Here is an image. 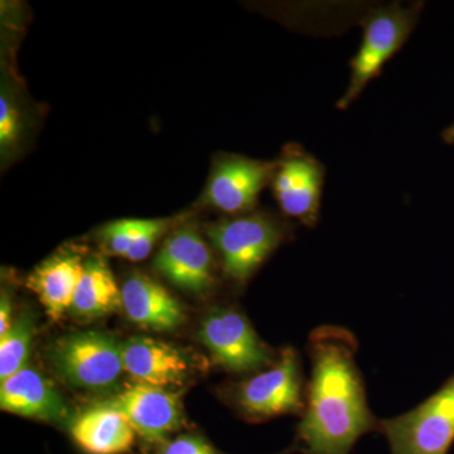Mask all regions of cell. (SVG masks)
Here are the masks:
<instances>
[{"mask_svg": "<svg viewBox=\"0 0 454 454\" xmlns=\"http://www.w3.org/2000/svg\"><path fill=\"white\" fill-rule=\"evenodd\" d=\"M312 376L295 444L303 454H349L379 430L356 365L357 342L345 328L324 325L309 336Z\"/></svg>", "mask_w": 454, "mask_h": 454, "instance_id": "1", "label": "cell"}, {"mask_svg": "<svg viewBox=\"0 0 454 454\" xmlns=\"http://www.w3.org/2000/svg\"><path fill=\"white\" fill-rule=\"evenodd\" d=\"M391 454H448L454 444V375L413 411L380 420Z\"/></svg>", "mask_w": 454, "mask_h": 454, "instance_id": "2", "label": "cell"}, {"mask_svg": "<svg viewBox=\"0 0 454 454\" xmlns=\"http://www.w3.org/2000/svg\"><path fill=\"white\" fill-rule=\"evenodd\" d=\"M121 345L113 337L95 331L71 333L52 343L50 363L73 387L107 389L124 372Z\"/></svg>", "mask_w": 454, "mask_h": 454, "instance_id": "3", "label": "cell"}, {"mask_svg": "<svg viewBox=\"0 0 454 454\" xmlns=\"http://www.w3.org/2000/svg\"><path fill=\"white\" fill-rule=\"evenodd\" d=\"M239 411L254 420L286 414H303V376L294 348H286L265 372L256 373L234 389Z\"/></svg>", "mask_w": 454, "mask_h": 454, "instance_id": "4", "label": "cell"}, {"mask_svg": "<svg viewBox=\"0 0 454 454\" xmlns=\"http://www.w3.org/2000/svg\"><path fill=\"white\" fill-rule=\"evenodd\" d=\"M223 270L236 282H245L282 241V230L262 216L239 217L208 227Z\"/></svg>", "mask_w": 454, "mask_h": 454, "instance_id": "5", "label": "cell"}, {"mask_svg": "<svg viewBox=\"0 0 454 454\" xmlns=\"http://www.w3.org/2000/svg\"><path fill=\"white\" fill-rule=\"evenodd\" d=\"M199 336L215 363L227 372H255L274 364L270 349L238 310H212L203 318Z\"/></svg>", "mask_w": 454, "mask_h": 454, "instance_id": "6", "label": "cell"}, {"mask_svg": "<svg viewBox=\"0 0 454 454\" xmlns=\"http://www.w3.org/2000/svg\"><path fill=\"white\" fill-rule=\"evenodd\" d=\"M109 403L148 442H166L184 422L181 396L166 387L129 382Z\"/></svg>", "mask_w": 454, "mask_h": 454, "instance_id": "7", "label": "cell"}, {"mask_svg": "<svg viewBox=\"0 0 454 454\" xmlns=\"http://www.w3.org/2000/svg\"><path fill=\"white\" fill-rule=\"evenodd\" d=\"M409 31L411 18L396 9L378 12L367 20L363 43L351 62V82L340 107L349 106L367 83L380 74L382 66L404 43Z\"/></svg>", "mask_w": 454, "mask_h": 454, "instance_id": "8", "label": "cell"}, {"mask_svg": "<svg viewBox=\"0 0 454 454\" xmlns=\"http://www.w3.org/2000/svg\"><path fill=\"white\" fill-rule=\"evenodd\" d=\"M154 267L184 291L203 293L212 284V258L207 245L192 227H182L164 241Z\"/></svg>", "mask_w": 454, "mask_h": 454, "instance_id": "9", "label": "cell"}, {"mask_svg": "<svg viewBox=\"0 0 454 454\" xmlns=\"http://www.w3.org/2000/svg\"><path fill=\"white\" fill-rule=\"evenodd\" d=\"M124 372L136 381L160 387H178L186 380L187 357L163 340L151 337H131L121 345Z\"/></svg>", "mask_w": 454, "mask_h": 454, "instance_id": "10", "label": "cell"}, {"mask_svg": "<svg viewBox=\"0 0 454 454\" xmlns=\"http://www.w3.org/2000/svg\"><path fill=\"white\" fill-rule=\"evenodd\" d=\"M0 408L20 417L44 422H61L68 409L52 382L31 367H23L0 381Z\"/></svg>", "mask_w": 454, "mask_h": 454, "instance_id": "11", "label": "cell"}, {"mask_svg": "<svg viewBox=\"0 0 454 454\" xmlns=\"http://www.w3.org/2000/svg\"><path fill=\"white\" fill-rule=\"evenodd\" d=\"M270 175L268 164L247 160L221 163L206 191L205 201L226 214H238L252 207Z\"/></svg>", "mask_w": 454, "mask_h": 454, "instance_id": "12", "label": "cell"}, {"mask_svg": "<svg viewBox=\"0 0 454 454\" xmlns=\"http://www.w3.org/2000/svg\"><path fill=\"white\" fill-rule=\"evenodd\" d=\"M121 307L131 322L149 330L173 331L184 321V309L160 283L134 274L121 288Z\"/></svg>", "mask_w": 454, "mask_h": 454, "instance_id": "13", "label": "cell"}, {"mask_svg": "<svg viewBox=\"0 0 454 454\" xmlns=\"http://www.w3.org/2000/svg\"><path fill=\"white\" fill-rule=\"evenodd\" d=\"M321 187V167L303 155L288 158L274 179V193L282 210L309 225L318 214Z\"/></svg>", "mask_w": 454, "mask_h": 454, "instance_id": "14", "label": "cell"}, {"mask_svg": "<svg viewBox=\"0 0 454 454\" xmlns=\"http://www.w3.org/2000/svg\"><path fill=\"white\" fill-rule=\"evenodd\" d=\"M136 430L110 403L86 409L71 424V435L88 454H124L133 447Z\"/></svg>", "mask_w": 454, "mask_h": 454, "instance_id": "15", "label": "cell"}, {"mask_svg": "<svg viewBox=\"0 0 454 454\" xmlns=\"http://www.w3.org/2000/svg\"><path fill=\"white\" fill-rule=\"evenodd\" d=\"M83 264L77 254L62 252L42 262L29 276L28 288L37 294L52 321H59L66 310L73 309Z\"/></svg>", "mask_w": 454, "mask_h": 454, "instance_id": "16", "label": "cell"}, {"mask_svg": "<svg viewBox=\"0 0 454 454\" xmlns=\"http://www.w3.org/2000/svg\"><path fill=\"white\" fill-rule=\"evenodd\" d=\"M121 306V289L106 262L100 258L89 259L83 264L71 309L83 317H100Z\"/></svg>", "mask_w": 454, "mask_h": 454, "instance_id": "17", "label": "cell"}, {"mask_svg": "<svg viewBox=\"0 0 454 454\" xmlns=\"http://www.w3.org/2000/svg\"><path fill=\"white\" fill-rule=\"evenodd\" d=\"M33 333L35 325L32 316L25 310L18 316L8 333L0 337V381H4L26 367Z\"/></svg>", "mask_w": 454, "mask_h": 454, "instance_id": "18", "label": "cell"}, {"mask_svg": "<svg viewBox=\"0 0 454 454\" xmlns=\"http://www.w3.org/2000/svg\"><path fill=\"white\" fill-rule=\"evenodd\" d=\"M142 221L137 219L119 220L104 227L100 235L104 249L113 255L127 258L131 245L138 236Z\"/></svg>", "mask_w": 454, "mask_h": 454, "instance_id": "19", "label": "cell"}, {"mask_svg": "<svg viewBox=\"0 0 454 454\" xmlns=\"http://www.w3.org/2000/svg\"><path fill=\"white\" fill-rule=\"evenodd\" d=\"M170 221L166 219L143 220L142 226L131 245L129 253H128V260L131 262H140L145 259L153 249L155 241L164 234L168 229Z\"/></svg>", "mask_w": 454, "mask_h": 454, "instance_id": "20", "label": "cell"}, {"mask_svg": "<svg viewBox=\"0 0 454 454\" xmlns=\"http://www.w3.org/2000/svg\"><path fill=\"white\" fill-rule=\"evenodd\" d=\"M20 118L8 95L0 98V145L3 151L13 148L20 138Z\"/></svg>", "mask_w": 454, "mask_h": 454, "instance_id": "21", "label": "cell"}, {"mask_svg": "<svg viewBox=\"0 0 454 454\" xmlns=\"http://www.w3.org/2000/svg\"><path fill=\"white\" fill-rule=\"evenodd\" d=\"M158 454H223L207 441L197 435H181L164 442Z\"/></svg>", "mask_w": 454, "mask_h": 454, "instance_id": "22", "label": "cell"}, {"mask_svg": "<svg viewBox=\"0 0 454 454\" xmlns=\"http://www.w3.org/2000/svg\"><path fill=\"white\" fill-rule=\"evenodd\" d=\"M12 300L7 292L2 293L0 298V337L4 336L8 333L9 328L12 327Z\"/></svg>", "mask_w": 454, "mask_h": 454, "instance_id": "23", "label": "cell"}, {"mask_svg": "<svg viewBox=\"0 0 454 454\" xmlns=\"http://www.w3.org/2000/svg\"><path fill=\"white\" fill-rule=\"evenodd\" d=\"M443 137L448 143H454V124L444 131Z\"/></svg>", "mask_w": 454, "mask_h": 454, "instance_id": "24", "label": "cell"}]
</instances>
